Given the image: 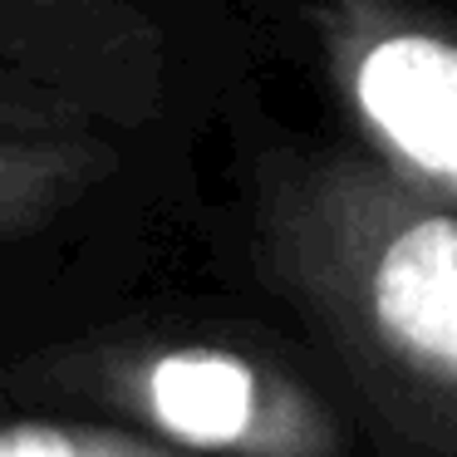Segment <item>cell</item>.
<instances>
[{
	"instance_id": "cell-1",
	"label": "cell",
	"mask_w": 457,
	"mask_h": 457,
	"mask_svg": "<svg viewBox=\"0 0 457 457\" xmlns=\"http://www.w3.org/2000/svg\"><path fill=\"white\" fill-rule=\"evenodd\" d=\"M286 286L403 423L457 443V207L384 162H295L266 202Z\"/></svg>"
},
{
	"instance_id": "cell-2",
	"label": "cell",
	"mask_w": 457,
	"mask_h": 457,
	"mask_svg": "<svg viewBox=\"0 0 457 457\" xmlns=\"http://www.w3.org/2000/svg\"><path fill=\"white\" fill-rule=\"evenodd\" d=\"M320 40L378 162L457 207V35L403 0H329Z\"/></svg>"
},
{
	"instance_id": "cell-5",
	"label": "cell",
	"mask_w": 457,
	"mask_h": 457,
	"mask_svg": "<svg viewBox=\"0 0 457 457\" xmlns=\"http://www.w3.org/2000/svg\"><path fill=\"white\" fill-rule=\"evenodd\" d=\"M119 168L99 133H0V241L25 237L89 197Z\"/></svg>"
},
{
	"instance_id": "cell-4",
	"label": "cell",
	"mask_w": 457,
	"mask_h": 457,
	"mask_svg": "<svg viewBox=\"0 0 457 457\" xmlns=\"http://www.w3.org/2000/svg\"><path fill=\"white\" fill-rule=\"evenodd\" d=\"M0 60L119 129L168 94V35L143 0H0Z\"/></svg>"
},
{
	"instance_id": "cell-7",
	"label": "cell",
	"mask_w": 457,
	"mask_h": 457,
	"mask_svg": "<svg viewBox=\"0 0 457 457\" xmlns=\"http://www.w3.org/2000/svg\"><path fill=\"white\" fill-rule=\"evenodd\" d=\"M0 457H182L109 428H60V423H15L0 428Z\"/></svg>"
},
{
	"instance_id": "cell-3",
	"label": "cell",
	"mask_w": 457,
	"mask_h": 457,
	"mask_svg": "<svg viewBox=\"0 0 457 457\" xmlns=\"http://www.w3.org/2000/svg\"><path fill=\"white\" fill-rule=\"evenodd\" d=\"M99 398L202 457H329L335 423L300 384L217 345H162L99 369Z\"/></svg>"
},
{
	"instance_id": "cell-6",
	"label": "cell",
	"mask_w": 457,
	"mask_h": 457,
	"mask_svg": "<svg viewBox=\"0 0 457 457\" xmlns=\"http://www.w3.org/2000/svg\"><path fill=\"white\" fill-rule=\"evenodd\" d=\"M99 123L104 119L79 99L0 60V133H89Z\"/></svg>"
},
{
	"instance_id": "cell-8",
	"label": "cell",
	"mask_w": 457,
	"mask_h": 457,
	"mask_svg": "<svg viewBox=\"0 0 457 457\" xmlns=\"http://www.w3.org/2000/svg\"><path fill=\"white\" fill-rule=\"evenodd\" d=\"M143 5H153V0H143Z\"/></svg>"
}]
</instances>
